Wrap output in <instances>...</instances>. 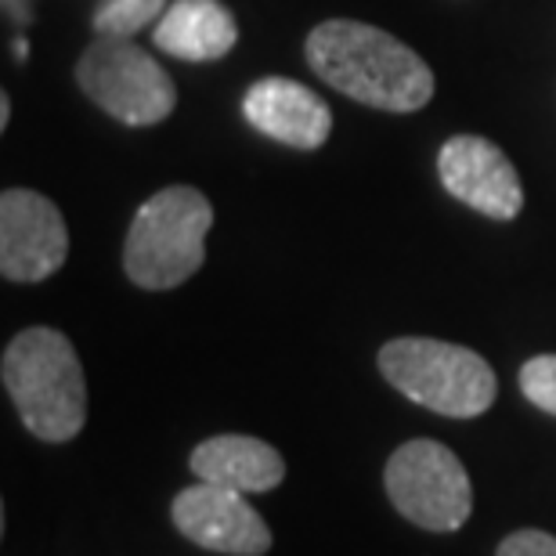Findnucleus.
<instances>
[{
    "mask_svg": "<svg viewBox=\"0 0 556 556\" xmlns=\"http://www.w3.org/2000/svg\"><path fill=\"white\" fill-rule=\"evenodd\" d=\"M520 391L535 408L556 416V354H539L520 369Z\"/></svg>",
    "mask_w": 556,
    "mask_h": 556,
    "instance_id": "nucleus-14",
    "label": "nucleus"
},
{
    "mask_svg": "<svg viewBox=\"0 0 556 556\" xmlns=\"http://www.w3.org/2000/svg\"><path fill=\"white\" fill-rule=\"evenodd\" d=\"M155 48L185 62H214L236 48V15L220 0H174L152 29Z\"/></svg>",
    "mask_w": 556,
    "mask_h": 556,
    "instance_id": "nucleus-12",
    "label": "nucleus"
},
{
    "mask_svg": "<svg viewBox=\"0 0 556 556\" xmlns=\"http://www.w3.org/2000/svg\"><path fill=\"white\" fill-rule=\"evenodd\" d=\"M242 116L264 138L282 141L289 149H318L332 130L329 105L311 87L286 76H264L253 84L242 98Z\"/></svg>",
    "mask_w": 556,
    "mask_h": 556,
    "instance_id": "nucleus-10",
    "label": "nucleus"
},
{
    "mask_svg": "<svg viewBox=\"0 0 556 556\" xmlns=\"http://www.w3.org/2000/svg\"><path fill=\"white\" fill-rule=\"evenodd\" d=\"M307 62L340 94L383 113H416L433 98L430 65L369 22H321L307 37Z\"/></svg>",
    "mask_w": 556,
    "mask_h": 556,
    "instance_id": "nucleus-1",
    "label": "nucleus"
},
{
    "mask_svg": "<svg viewBox=\"0 0 556 556\" xmlns=\"http://www.w3.org/2000/svg\"><path fill=\"white\" fill-rule=\"evenodd\" d=\"M214 206L199 188L174 185L144 199L127 228L124 271L141 289H174L206 261Z\"/></svg>",
    "mask_w": 556,
    "mask_h": 556,
    "instance_id": "nucleus-3",
    "label": "nucleus"
},
{
    "mask_svg": "<svg viewBox=\"0 0 556 556\" xmlns=\"http://www.w3.org/2000/svg\"><path fill=\"white\" fill-rule=\"evenodd\" d=\"M166 0H102L94 8V29L98 37H113V40H130L138 29H144L149 22L163 18Z\"/></svg>",
    "mask_w": 556,
    "mask_h": 556,
    "instance_id": "nucleus-13",
    "label": "nucleus"
},
{
    "mask_svg": "<svg viewBox=\"0 0 556 556\" xmlns=\"http://www.w3.org/2000/svg\"><path fill=\"white\" fill-rule=\"evenodd\" d=\"M383 380L430 413L452 419H473L492 408L498 380L481 354L459 343L402 337L380 351Z\"/></svg>",
    "mask_w": 556,
    "mask_h": 556,
    "instance_id": "nucleus-4",
    "label": "nucleus"
},
{
    "mask_svg": "<svg viewBox=\"0 0 556 556\" xmlns=\"http://www.w3.org/2000/svg\"><path fill=\"white\" fill-rule=\"evenodd\" d=\"M192 473L206 484L231 488L242 495L271 492L282 484L286 463L271 444L247 433H217L192 452Z\"/></svg>",
    "mask_w": 556,
    "mask_h": 556,
    "instance_id": "nucleus-11",
    "label": "nucleus"
},
{
    "mask_svg": "<svg viewBox=\"0 0 556 556\" xmlns=\"http://www.w3.org/2000/svg\"><path fill=\"white\" fill-rule=\"evenodd\" d=\"M70 257L62 210L29 188L0 195V271L8 282H43Z\"/></svg>",
    "mask_w": 556,
    "mask_h": 556,
    "instance_id": "nucleus-7",
    "label": "nucleus"
},
{
    "mask_svg": "<svg viewBox=\"0 0 556 556\" xmlns=\"http://www.w3.org/2000/svg\"><path fill=\"white\" fill-rule=\"evenodd\" d=\"M387 495L422 531H459L473 509L470 473L459 455L438 441H405L383 470Z\"/></svg>",
    "mask_w": 556,
    "mask_h": 556,
    "instance_id": "nucleus-6",
    "label": "nucleus"
},
{
    "mask_svg": "<svg viewBox=\"0 0 556 556\" xmlns=\"http://www.w3.org/2000/svg\"><path fill=\"white\" fill-rule=\"evenodd\" d=\"M495 556H556V535L535 531V528L514 531V535L503 539V546H498Z\"/></svg>",
    "mask_w": 556,
    "mask_h": 556,
    "instance_id": "nucleus-15",
    "label": "nucleus"
},
{
    "mask_svg": "<svg viewBox=\"0 0 556 556\" xmlns=\"http://www.w3.org/2000/svg\"><path fill=\"white\" fill-rule=\"evenodd\" d=\"M0 380L33 438L62 444L87 422V383L73 343L59 329H26L8 343Z\"/></svg>",
    "mask_w": 556,
    "mask_h": 556,
    "instance_id": "nucleus-2",
    "label": "nucleus"
},
{
    "mask_svg": "<svg viewBox=\"0 0 556 556\" xmlns=\"http://www.w3.org/2000/svg\"><path fill=\"white\" fill-rule=\"evenodd\" d=\"M76 80L102 113L127 127L160 124L177 105L170 73L130 40L98 37L76 62Z\"/></svg>",
    "mask_w": 556,
    "mask_h": 556,
    "instance_id": "nucleus-5",
    "label": "nucleus"
},
{
    "mask_svg": "<svg viewBox=\"0 0 556 556\" xmlns=\"http://www.w3.org/2000/svg\"><path fill=\"white\" fill-rule=\"evenodd\" d=\"M174 528L188 542L225 556H264L271 549V528L242 492L199 481L177 492L170 506Z\"/></svg>",
    "mask_w": 556,
    "mask_h": 556,
    "instance_id": "nucleus-8",
    "label": "nucleus"
},
{
    "mask_svg": "<svg viewBox=\"0 0 556 556\" xmlns=\"http://www.w3.org/2000/svg\"><path fill=\"white\" fill-rule=\"evenodd\" d=\"M438 174L448 195L492 220H514L525 206V188L514 163L488 138H448L438 152Z\"/></svg>",
    "mask_w": 556,
    "mask_h": 556,
    "instance_id": "nucleus-9",
    "label": "nucleus"
}]
</instances>
